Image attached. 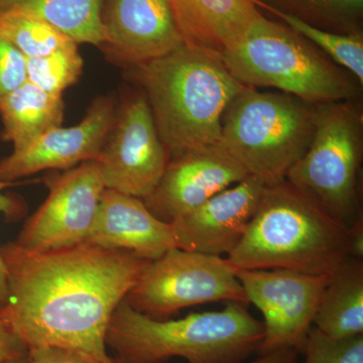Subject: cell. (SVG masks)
Segmentation results:
<instances>
[{
  "mask_svg": "<svg viewBox=\"0 0 363 363\" xmlns=\"http://www.w3.org/2000/svg\"><path fill=\"white\" fill-rule=\"evenodd\" d=\"M264 323L247 305L228 302L222 311L195 313L178 320H156L124 301L107 327L105 343L121 363H241L259 350Z\"/></svg>",
  "mask_w": 363,
  "mask_h": 363,
  "instance_id": "obj_4",
  "label": "cell"
},
{
  "mask_svg": "<svg viewBox=\"0 0 363 363\" xmlns=\"http://www.w3.org/2000/svg\"><path fill=\"white\" fill-rule=\"evenodd\" d=\"M28 363H100L94 358L61 347H37L28 350Z\"/></svg>",
  "mask_w": 363,
  "mask_h": 363,
  "instance_id": "obj_27",
  "label": "cell"
},
{
  "mask_svg": "<svg viewBox=\"0 0 363 363\" xmlns=\"http://www.w3.org/2000/svg\"><path fill=\"white\" fill-rule=\"evenodd\" d=\"M86 242L126 250L150 262L177 247L171 223L157 218L140 198L109 189L102 193Z\"/></svg>",
  "mask_w": 363,
  "mask_h": 363,
  "instance_id": "obj_16",
  "label": "cell"
},
{
  "mask_svg": "<svg viewBox=\"0 0 363 363\" xmlns=\"http://www.w3.org/2000/svg\"><path fill=\"white\" fill-rule=\"evenodd\" d=\"M26 81V57L9 40L0 37V100Z\"/></svg>",
  "mask_w": 363,
  "mask_h": 363,
  "instance_id": "obj_26",
  "label": "cell"
},
{
  "mask_svg": "<svg viewBox=\"0 0 363 363\" xmlns=\"http://www.w3.org/2000/svg\"><path fill=\"white\" fill-rule=\"evenodd\" d=\"M183 44L222 52L233 49L262 16L255 0H164Z\"/></svg>",
  "mask_w": 363,
  "mask_h": 363,
  "instance_id": "obj_17",
  "label": "cell"
},
{
  "mask_svg": "<svg viewBox=\"0 0 363 363\" xmlns=\"http://www.w3.org/2000/svg\"><path fill=\"white\" fill-rule=\"evenodd\" d=\"M0 37L13 44L26 59L47 56L77 44L49 23L14 11L0 13Z\"/></svg>",
  "mask_w": 363,
  "mask_h": 363,
  "instance_id": "obj_22",
  "label": "cell"
},
{
  "mask_svg": "<svg viewBox=\"0 0 363 363\" xmlns=\"http://www.w3.org/2000/svg\"><path fill=\"white\" fill-rule=\"evenodd\" d=\"M303 352L305 363H363V335L332 339L312 326Z\"/></svg>",
  "mask_w": 363,
  "mask_h": 363,
  "instance_id": "obj_25",
  "label": "cell"
},
{
  "mask_svg": "<svg viewBox=\"0 0 363 363\" xmlns=\"http://www.w3.org/2000/svg\"><path fill=\"white\" fill-rule=\"evenodd\" d=\"M276 16L289 28L311 42L331 61L337 64L344 70L350 72L363 84V33L345 35L328 32L315 26L308 25L304 21L294 16L277 11H269Z\"/></svg>",
  "mask_w": 363,
  "mask_h": 363,
  "instance_id": "obj_23",
  "label": "cell"
},
{
  "mask_svg": "<svg viewBox=\"0 0 363 363\" xmlns=\"http://www.w3.org/2000/svg\"><path fill=\"white\" fill-rule=\"evenodd\" d=\"M116 116L112 98L97 97L82 121L52 128L0 160V181L11 183L45 171L69 169L96 161Z\"/></svg>",
  "mask_w": 363,
  "mask_h": 363,
  "instance_id": "obj_12",
  "label": "cell"
},
{
  "mask_svg": "<svg viewBox=\"0 0 363 363\" xmlns=\"http://www.w3.org/2000/svg\"><path fill=\"white\" fill-rule=\"evenodd\" d=\"M257 7L294 16L328 32H362L363 0H255Z\"/></svg>",
  "mask_w": 363,
  "mask_h": 363,
  "instance_id": "obj_21",
  "label": "cell"
},
{
  "mask_svg": "<svg viewBox=\"0 0 363 363\" xmlns=\"http://www.w3.org/2000/svg\"><path fill=\"white\" fill-rule=\"evenodd\" d=\"M62 95L40 89L30 81L0 100L1 138L13 143V150L25 147L43 133L62 126Z\"/></svg>",
  "mask_w": 363,
  "mask_h": 363,
  "instance_id": "obj_19",
  "label": "cell"
},
{
  "mask_svg": "<svg viewBox=\"0 0 363 363\" xmlns=\"http://www.w3.org/2000/svg\"><path fill=\"white\" fill-rule=\"evenodd\" d=\"M83 66L78 45H70L47 56L26 59L28 81L45 92L63 95L77 82Z\"/></svg>",
  "mask_w": 363,
  "mask_h": 363,
  "instance_id": "obj_24",
  "label": "cell"
},
{
  "mask_svg": "<svg viewBox=\"0 0 363 363\" xmlns=\"http://www.w3.org/2000/svg\"><path fill=\"white\" fill-rule=\"evenodd\" d=\"M47 186V199L23 224L16 243L48 252L86 242L106 189L99 164L82 162L49 179Z\"/></svg>",
  "mask_w": 363,
  "mask_h": 363,
  "instance_id": "obj_11",
  "label": "cell"
},
{
  "mask_svg": "<svg viewBox=\"0 0 363 363\" xmlns=\"http://www.w3.org/2000/svg\"><path fill=\"white\" fill-rule=\"evenodd\" d=\"M247 177L220 145L191 150L171 157L157 187L143 201L157 218L172 223Z\"/></svg>",
  "mask_w": 363,
  "mask_h": 363,
  "instance_id": "obj_13",
  "label": "cell"
},
{
  "mask_svg": "<svg viewBox=\"0 0 363 363\" xmlns=\"http://www.w3.org/2000/svg\"><path fill=\"white\" fill-rule=\"evenodd\" d=\"M128 71L147 96L171 157L220 145L224 111L245 87L220 52L184 44Z\"/></svg>",
  "mask_w": 363,
  "mask_h": 363,
  "instance_id": "obj_2",
  "label": "cell"
},
{
  "mask_svg": "<svg viewBox=\"0 0 363 363\" xmlns=\"http://www.w3.org/2000/svg\"><path fill=\"white\" fill-rule=\"evenodd\" d=\"M100 45L116 65L130 69L183 45L164 0H108L102 11Z\"/></svg>",
  "mask_w": 363,
  "mask_h": 363,
  "instance_id": "obj_14",
  "label": "cell"
},
{
  "mask_svg": "<svg viewBox=\"0 0 363 363\" xmlns=\"http://www.w3.org/2000/svg\"><path fill=\"white\" fill-rule=\"evenodd\" d=\"M313 326L332 339L363 335V262L348 257L329 278Z\"/></svg>",
  "mask_w": 363,
  "mask_h": 363,
  "instance_id": "obj_18",
  "label": "cell"
},
{
  "mask_svg": "<svg viewBox=\"0 0 363 363\" xmlns=\"http://www.w3.org/2000/svg\"><path fill=\"white\" fill-rule=\"evenodd\" d=\"M316 116L301 98L245 86L224 111L220 145L248 176L279 183L309 147Z\"/></svg>",
  "mask_w": 363,
  "mask_h": 363,
  "instance_id": "obj_6",
  "label": "cell"
},
{
  "mask_svg": "<svg viewBox=\"0 0 363 363\" xmlns=\"http://www.w3.org/2000/svg\"><path fill=\"white\" fill-rule=\"evenodd\" d=\"M348 257V227L285 179L266 185L247 230L226 259L236 269L331 276Z\"/></svg>",
  "mask_w": 363,
  "mask_h": 363,
  "instance_id": "obj_3",
  "label": "cell"
},
{
  "mask_svg": "<svg viewBox=\"0 0 363 363\" xmlns=\"http://www.w3.org/2000/svg\"><path fill=\"white\" fill-rule=\"evenodd\" d=\"M169 159L147 96L142 89L130 93L116 111L96 160L105 188L145 199L157 187Z\"/></svg>",
  "mask_w": 363,
  "mask_h": 363,
  "instance_id": "obj_9",
  "label": "cell"
},
{
  "mask_svg": "<svg viewBox=\"0 0 363 363\" xmlns=\"http://www.w3.org/2000/svg\"><path fill=\"white\" fill-rule=\"evenodd\" d=\"M11 363H28V359L21 360V362H11Z\"/></svg>",
  "mask_w": 363,
  "mask_h": 363,
  "instance_id": "obj_31",
  "label": "cell"
},
{
  "mask_svg": "<svg viewBox=\"0 0 363 363\" xmlns=\"http://www.w3.org/2000/svg\"><path fill=\"white\" fill-rule=\"evenodd\" d=\"M238 269L217 255L174 247L152 260L124 298L135 311L156 320L206 303L248 304Z\"/></svg>",
  "mask_w": 363,
  "mask_h": 363,
  "instance_id": "obj_8",
  "label": "cell"
},
{
  "mask_svg": "<svg viewBox=\"0 0 363 363\" xmlns=\"http://www.w3.org/2000/svg\"><path fill=\"white\" fill-rule=\"evenodd\" d=\"M9 183L0 181V214H4L9 220H16L20 218L25 212V204L18 198L9 196L4 192V189ZM6 279L4 264L0 257V308L4 305L6 301Z\"/></svg>",
  "mask_w": 363,
  "mask_h": 363,
  "instance_id": "obj_28",
  "label": "cell"
},
{
  "mask_svg": "<svg viewBox=\"0 0 363 363\" xmlns=\"http://www.w3.org/2000/svg\"><path fill=\"white\" fill-rule=\"evenodd\" d=\"M221 56L247 87L272 88L314 105L362 98L363 84L352 74L285 23L262 14Z\"/></svg>",
  "mask_w": 363,
  "mask_h": 363,
  "instance_id": "obj_5",
  "label": "cell"
},
{
  "mask_svg": "<svg viewBox=\"0 0 363 363\" xmlns=\"http://www.w3.org/2000/svg\"><path fill=\"white\" fill-rule=\"evenodd\" d=\"M298 351L295 350H281L259 355L257 359L250 363H296ZM117 362V360H116ZM117 363H121L117 362Z\"/></svg>",
  "mask_w": 363,
  "mask_h": 363,
  "instance_id": "obj_30",
  "label": "cell"
},
{
  "mask_svg": "<svg viewBox=\"0 0 363 363\" xmlns=\"http://www.w3.org/2000/svg\"><path fill=\"white\" fill-rule=\"evenodd\" d=\"M105 0H0V13L14 11L39 18L77 44L100 48L104 40Z\"/></svg>",
  "mask_w": 363,
  "mask_h": 363,
  "instance_id": "obj_20",
  "label": "cell"
},
{
  "mask_svg": "<svg viewBox=\"0 0 363 363\" xmlns=\"http://www.w3.org/2000/svg\"><path fill=\"white\" fill-rule=\"evenodd\" d=\"M236 274L248 303L264 315L259 355L281 350L302 352L330 276L290 269H238Z\"/></svg>",
  "mask_w": 363,
  "mask_h": 363,
  "instance_id": "obj_10",
  "label": "cell"
},
{
  "mask_svg": "<svg viewBox=\"0 0 363 363\" xmlns=\"http://www.w3.org/2000/svg\"><path fill=\"white\" fill-rule=\"evenodd\" d=\"M28 358L25 344L0 322V363L21 362Z\"/></svg>",
  "mask_w": 363,
  "mask_h": 363,
  "instance_id": "obj_29",
  "label": "cell"
},
{
  "mask_svg": "<svg viewBox=\"0 0 363 363\" xmlns=\"http://www.w3.org/2000/svg\"><path fill=\"white\" fill-rule=\"evenodd\" d=\"M264 187L259 179L248 176L172 222L177 247L228 257L247 230Z\"/></svg>",
  "mask_w": 363,
  "mask_h": 363,
  "instance_id": "obj_15",
  "label": "cell"
},
{
  "mask_svg": "<svg viewBox=\"0 0 363 363\" xmlns=\"http://www.w3.org/2000/svg\"><path fill=\"white\" fill-rule=\"evenodd\" d=\"M0 257L7 291L0 322L28 350L52 346L117 363L107 354V327L150 260L87 242L33 252L9 241Z\"/></svg>",
  "mask_w": 363,
  "mask_h": 363,
  "instance_id": "obj_1",
  "label": "cell"
},
{
  "mask_svg": "<svg viewBox=\"0 0 363 363\" xmlns=\"http://www.w3.org/2000/svg\"><path fill=\"white\" fill-rule=\"evenodd\" d=\"M316 111L311 143L286 179L350 228L363 218L362 98L318 104Z\"/></svg>",
  "mask_w": 363,
  "mask_h": 363,
  "instance_id": "obj_7",
  "label": "cell"
}]
</instances>
